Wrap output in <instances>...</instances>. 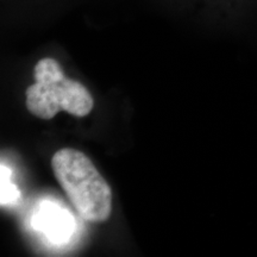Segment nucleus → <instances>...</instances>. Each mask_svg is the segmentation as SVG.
Returning <instances> with one entry per match:
<instances>
[{"instance_id":"f257e3e1","label":"nucleus","mask_w":257,"mask_h":257,"mask_svg":"<svg viewBox=\"0 0 257 257\" xmlns=\"http://www.w3.org/2000/svg\"><path fill=\"white\" fill-rule=\"evenodd\" d=\"M51 168L83 220L101 223L110 218L111 187L87 155L73 148H63L51 157Z\"/></svg>"},{"instance_id":"20e7f679","label":"nucleus","mask_w":257,"mask_h":257,"mask_svg":"<svg viewBox=\"0 0 257 257\" xmlns=\"http://www.w3.org/2000/svg\"><path fill=\"white\" fill-rule=\"evenodd\" d=\"M10 170L4 165H2V205L4 206L10 201H14L18 197V192L15 185L10 181Z\"/></svg>"},{"instance_id":"f03ea898","label":"nucleus","mask_w":257,"mask_h":257,"mask_svg":"<svg viewBox=\"0 0 257 257\" xmlns=\"http://www.w3.org/2000/svg\"><path fill=\"white\" fill-rule=\"evenodd\" d=\"M35 83L25 91V105L31 114L41 119H53L63 111L75 117L91 113L94 100L81 82L68 79L56 60L46 57L34 69Z\"/></svg>"},{"instance_id":"7ed1b4c3","label":"nucleus","mask_w":257,"mask_h":257,"mask_svg":"<svg viewBox=\"0 0 257 257\" xmlns=\"http://www.w3.org/2000/svg\"><path fill=\"white\" fill-rule=\"evenodd\" d=\"M42 229H44L50 237L57 240L63 238V234L66 233L68 236L70 231L69 221L72 220L69 216H63L57 207L46 206L44 210L42 208L41 216L38 217Z\"/></svg>"}]
</instances>
